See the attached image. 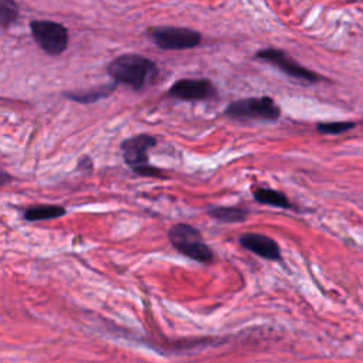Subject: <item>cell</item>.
Wrapping results in <instances>:
<instances>
[{"label":"cell","mask_w":363,"mask_h":363,"mask_svg":"<svg viewBox=\"0 0 363 363\" xmlns=\"http://www.w3.org/2000/svg\"><path fill=\"white\" fill-rule=\"evenodd\" d=\"M18 17V6L14 0H0V23L3 28H7Z\"/></svg>","instance_id":"5bb4252c"},{"label":"cell","mask_w":363,"mask_h":363,"mask_svg":"<svg viewBox=\"0 0 363 363\" xmlns=\"http://www.w3.org/2000/svg\"><path fill=\"white\" fill-rule=\"evenodd\" d=\"M106 72L116 84H123L135 91H140L156 79L159 69L150 58L129 52L112 60L108 64Z\"/></svg>","instance_id":"6da1fadb"},{"label":"cell","mask_w":363,"mask_h":363,"mask_svg":"<svg viewBox=\"0 0 363 363\" xmlns=\"http://www.w3.org/2000/svg\"><path fill=\"white\" fill-rule=\"evenodd\" d=\"M166 95L180 101H204L216 98L217 88L207 78H182L167 89Z\"/></svg>","instance_id":"ba28073f"},{"label":"cell","mask_w":363,"mask_h":363,"mask_svg":"<svg viewBox=\"0 0 363 363\" xmlns=\"http://www.w3.org/2000/svg\"><path fill=\"white\" fill-rule=\"evenodd\" d=\"M252 196H254L255 201H258L261 204H268V206H274V207H279V208H291L292 207L288 197L282 191H278L274 189L257 187L252 191Z\"/></svg>","instance_id":"7c38bea8"},{"label":"cell","mask_w":363,"mask_h":363,"mask_svg":"<svg viewBox=\"0 0 363 363\" xmlns=\"http://www.w3.org/2000/svg\"><path fill=\"white\" fill-rule=\"evenodd\" d=\"M255 58L265 61L274 67H277L279 71H282L284 74H286L291 78L299 79L302 82L306 84H315L322 81V77L311 69H308L306 67L301 65L298 61H295L288 52H285L284 50L279 48H274V47H268V48H262L259 51H257Z\"/></svg>","instance_id":"52a82bcc"},{"label":"cell","mask_w":363,"mask_h":363,"mask_svg":"<svg viewBox=\"0 0 363 363\" xmlns=\"http://www.w3.org/2000/svg\"><path fill=\"white\" fill-rule=\"evenodd\" d=\"M224 115L235 121H277L281 108L271 96H250L228 104Z\"/></svg>","instance_id":"277c9868"},{"label":"cell","mask_w":363,"mask_h":363,"mask_svg":"<svg viewBox=\"0 0 363 363\" xmlns=\"http://www.w3.org/2000/svg\"><path fill=\"white\" fill-rule=\"evenodd\" d=\"M207 213L221 223H242L248 217V211L240 207H210Z\"/></svg>","instance_id":"4fadbf2b"},{"label":"cell","mask_w":363,"mask_h":363,"mask_svg":"<svg viewBox=\"0 0 363 363\" xmlns=\"http://www.w3.org/2000/svg\"><path fill=\"white\" fill-rule=\"evenodd\" d=\"M354 128V122H320L316 125L318 132L325 135H339Z\"/></svg>","instance_id":"9a60e30c"},{"label":"cell","mask_w":363,"mask_h":363,"mask_svg":"<svg viewBox=\"0 0 363 363\" xmlns=\"http://www.w3.org/2000/svg\"><path fill=\"white\" fill-rule=\"evenodd\" d=\"M67 210L62 206L57 204H38L27 208L24 211V218L27 221H43V220H52L65 216Z\"/></svg>","instance_id":"8fae6325"},{"label":"cell","mask_w":363,"mask_h":363,"mask_svg":"<svg viewBox=\"0 0 363 363\" xmlns=\"http://www.w3.org/2000/svg\"><path fill=\"white\" fill-rule=\"evenodd\" d=\"M85 160H84V157L82 159H79V162H78V169L79 170H82L84 167H88V169H92V160L88 157L86 159V163H84Z\"/></svg>","instance_id":"2e32d148"},{"label":"cell","mask_w":363,"mask_h":363,"mask_svg":"<svg viewBox=\"0 0 363 363\" xmlns=\"http://www.w3.org/2000/svg\"><path fill=\"white\" fill-rule=\"evenodd\" d=\"M28 27L34 41L45 54L57 57L68 48L69 35L64 24L51 20H31Z\"/></svg>","instance_id":"5b68a950"},{"label":"cell","mask_w":363,"mask_h":363,"mask_svg":"<svg viewBox=\"0 0 363 363\" xmlns=\"http://www.w3.org/2000/svg\"><path fill=\"white\" fill-rule=\"evenodd\" d=\"M146 35L162 50H189L201 43V34L187 27H150L146 30Z\"/></svg>","instance_id":"8992f818"},{"label":"cell","mask_w":363,"mask_h":363,"mask_svg":"<svg viewBox=\"0 0 363 363\" xmlns=\"http://www.w3.org/2000/svg\"><path fill=\"white\" fill-rule=\"evenodd\" d=\"M240 244L242 248L257 254L261 258L269 261H279L281 259V248L275 240L265 234L259 233H245L240 237Z\"/></svg>","instance_id":"9c48e42d"},{"label":"cell","mask_w":363,"mask_h":363,"mask_svg":"<svg viewBox=\"0 0 363 363\" xmlns=\"http://www.w3.org/2000/svg\"><path fill=\"white\" fill-rule=\"evenodd\" d=\"M157 140L149 133H139L125 139L121 143V150L125 163L139 176L162 177V170L149 163L147 152L156 146Z\"/></svg>","instance_id":"3957f363"},{"label":"cell","mask_w":363,"mask_h":363,"mask_svg":"<svg viewBox=\"0 0 363 363\" xmlns=\"http://www.w3.org/2000/svg\"><path fill=\"white\" fill-rule=\"evenodd\" d=\"M167 238L170 244L187 258H191L200 264H211L214 261L213 250L206 244L200 231L189 224H174L169 228Z\"/></svg>","instance_id":"7a4b0ae2"},{"label":"cell","mask_w":363,"mask_h":363,"mask_svg":"<svg viewBox=\"0 0 363 363\" xmlns=\"http://www.w3.org/2000/svg\"><path fill=\"white\" fill-rule=\"evenodd\" d=\"M115 88H116V82L112 81L111 84H104V85L92 86L89 89H82V91L64 92L62 95L78 104H94L102 98L109 96L115 91Z\"/></svg>","instance_id":"30bf717a"}]
</instances>
